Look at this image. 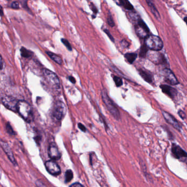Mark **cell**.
Instances as JSON below:
<instances>
[{
    "label": "cell",
    "mask_w": 187,
    "mask_h": 187,
    "mask_svg": "<svg viewBox=\"0 0 187 187\" xmlns=\"http://www.w3.org/2000/svg\"><path fill=\"white\" fill-rule=\"evenodd\" d=\"M17 112L21 117L28 123H30L33 119L32 108L28 102L24 100L19 101Z\"/></svg>",
    "instance_id": "cell-1"
},
{
    "label": "cell",
    "mask_w": 187,
    "mask_h": 187,
    "mask_svg": "<svg viewBox=\"0 0 187 187\" xmlns=\"http://www.w3.org/2000/svg\"><path fill=\"white\" fill-rule=\"evenodd\" d=\"M102 99L106 105L108 111L113 116V117L117 120L120 119V114L117 106H116L113 101L110 99L108 95L107 92L106 90H102L101 92Z\"/></svg>",
    "instance_id": "cell-2"
},
{
    "label": "cell",
    "mask_w": 187,
    "mask_h": 187,
    "mask_svg": "<svg viewBox=\"0 0 187 187\" xmlns=\"http://www.w3.org/2000/svg\"><path fill=\"white\" fill-rule=\"evenodd\" d=\"M145 44L148 49L153 51H159L163 49V42L161 39L158 36L149 35L145 38Z\"/></svg>",
    "instance_id": "cell-3"
},
{
    "label": "cell",
    "mask_w": 187,
    "mask_h": 187,
    "mask_svg": "<svg viewBox=\"0 0 187 187\" xmlns=\"http://www.w3.org/2000/svg\"><path fill=\"white\" fill-rule=\"evenodd\" d=\"M42 73L45 80L50 86L54 89L58 90L60 89V83L57 75L52 71L47 68H43Z\"/></svg>",
    "instance_id": "cell-4"
},
{
    "label": "cell",
    "mask_w": 187,
    "mask_h": 187,
    "mask_svg": "<svg viewBox=\"0 0 187 187\" xmlns=\"http://www.w3.org/2000/svg\"><path fill=\"white\" fill-rule=\"evenodd\" d=\"M136 34L141 38H146L149 35V29L142 19L135 24Z\"/></svg>",
    "instance_id": "cell-5"
},
{
    "label": "cell",
    "mask_w": 187,
    "mask_h": 187,
    "mask_svg": "<svg viewBox=\"0 0 187 187\" xmlns=\"http://www.w3.org/2000/svg\"><path fill=\"white\" fill-rule=\"evenodd\" d=\"M66 113V107L63 102L58 101L55 104L53 116L58 120H61L64 118Z\"/></svg>",
    "instance_id": "cell-6"
},
{
    "label": "cell",
    "mask_w": 187,
    "mask_h": 187,
    "mask_svg": "<svg viewBox=\"0 0 187 187\" xmlns=\"http://www.w3.org/2000/svg\"><path fill=\"white\" fill-rule=\"evenodd\" d=\"M45 167L47 172L53 176H58L62 173V170L60 166L55 160H50L47 161L44 164Z\"/></svg>",
    "instance_id": "cell-7"
},
{
    "label": "cell",
    "mask_w": 187,
    "mask_h": 187,
    "mask_svg": "<svg viewBox=\"0 0 187 187\" xmlns=\"http://www.w3.org/2000/svg\"><path fill=\"white\" fill-rule=\"evenodd\" d=\"M18 102L16 98L10 96H5L2 100L3 105L7 108L13 112H17Z\"/></svg>",
    "instance_id": "cell-8"
},
{
    "label": "cell",
    "mask_w": 187,
    "mask_h": 187,
    "mask_svg": "<svg viewBox=\"0 0 187 187\" xmlns=\"http://www.w3.org/2000/svg\"><path fill=\"white\" fill-rule=\"evenodd\" d=\"M0 146L3 149V151L5 152V153L9 159L10 161L12 163L13 165L14 166H18V163L16 161L15 156L14 155V154L13 153L12 149L10 147L9 144L5 141H0Z\"/></svg>",
    "instance_id": "cell-9"
},
{
    "label": "cell",
    "mask_w": 187,
    "mask_h": 187,
    "mask_svg": "<svg viewBox=\"0 0 187 187\" xmlns=\"http://www.w3.org/2000/svg\"><path fill=\"white\" fill-rule=\"evenodd\" d=\"M161 74L165 81L169 84L176 86L179 84L177 79L175 76L174 74L169 68H164L162 71Z\"/></svg>",
    "instance_id": "cell-10"
},
{
    "label": "cell",
    "mask_w": 187,
    "mask_h": 187,
    "mask_svg": "<svg viewBox=\"0 0 187 187\" xmlns=\"http://www.w3.org/2000/svg\"><path fill=\"white\" fill-rule=\"evenodd\" d=\"M48 154L49 158L53 160H58L62 157V154L59 150L58 146L54 143L49 144L48 149Z\"/></svg>",
    "instance_id": "cell-11"
},
{
    "label": "cell",
    "mask_w": 187,
    "mask_h": 187,
    "mask_svg": "<svg viewBox=\"0 0 187 187\" xmlns=\"http://www.w3.org/2000/svg\"><path fill=\"white\" fill-rule=\"evenodd\" d=\"M162 114L165 119L167 123L170 124V125H171L172 126H173L177 130H181L182 128V125L180 124V123L176 120V119L172 116L171 114H170L166 111H162Z\"/></svg>",
    "instance_id": "cell-12"
},
{
    "label": "cell",
    "mask_w": 187,
    "mask_h": 187,
    "mask_svg": "<svg viewBox=\"0 0 187 187\" xmlns=\"http://www.w3.org/2000/svg\"><path fill=\"white\" fill-rule=\"evenodd\" d=\"M155 52L149 53L148 54V57L150 61L156 64L165 62L166 60L164 55L161 53L156 52V51Z\"/></svg>",
    "instance_id": "cell-13"
},
{
    "label": "cell",
    "mask_w": 187,
    "mask_h": 187,
    "mask_svg": "<svg viewBox=\"0 0 187 187\" xmlns=\"http://www.w3.org/2000/svg\"><path fill=\"white\" fill-rule=\"evenodd\" d=\"M172 152L173 155L177 159H182L187 158V153L181 147L176 144H173L172 146Z\"/></svg>",
    "instance_id": "cell-14"
},
{
    "label": "cell",
    "mask_w": 187,
    "mask_h": 187,
    "mask_svg": "<svg viewBox=\"0 0 187 187\" xmlns=\"http://www.w3.org/2000/svg\"><path fill=\"white\" fill-rule=\"evenodd\" d=\"M160 88L161 89V90L164 93L168 95L169 97H170L171 98H175L178 94L177 90L172 88L171 86L163 84L160 86Z\"/></svg>",
    "instance_id": "cell-15"
},
{
    "label": "cell",
    "mask_w": 187,
    "mask_h": 187,
    "mask_svg": "<svg viewBox=\"0 0 187 187\" xmlns=\"http://www.w3.org/2000/svg\"><path fill=\"white\" fill-rule=\"evenodd\" d=\"M146 1L147 3L148 6L149 7V9H150L151 12L153 14L154 17L158 21L160 22L161 21L160 15L159 13L158 12V9H156V7L154 5L153 0H146Z\"/></svg>",
    "instance_id": "cell-16"
},
{
    "label": "cell",
    "mask_w": 187,
    "mask_h": 187,
    "mask_svg": "<svg viewBox=\"0 0 187 187\" xmlns=\"http://www.w3.org/2000/svg\"><path fill=\"white\" fill-rule=\"evenodd\" d=\"M138 73L141 77L148 83H150L153 82V76L149 71L143 69L138 70Z\"/></svg>",
    "instance_id": "cell-17"
},
{
    "label": "cell",
    "mask_w": 187,
    "mask_h": 187,
    "mask_svg": "<svg viewBox=\"0 0 187 187\" xmlns=\"http://www.w3.org/2000/svg\"><path fill=\"white\" fill-rule=\"evenodd\" d=\"M46 53L51 58V59L53 60L54 62H55L56 64L60 65L62 64V60L60 56L50 52H46Z\"/></svg>",
    "instance_id": "cell-18"
},
{
    "label": "cell",
    "mask_w": 187,
    "mask_h": 187,
    "mask_svg": "<svg viewBox=\"0 0 187 187\" xmlns=\"http://www.w3.org/2000/svg\"><path fill=\"white\" fill-rule=\"evenodd\" d=\"M124 56L128 62L131 64L135 62V60L137 58V54L136 53H129L125 54Z\"/></svg>",
    "instance_id": "cell-19"
},
{
    "label": "cell",
    "mask_w": 187,
    "mask_h": 187,
    "mask_svg": "<svg viewBox=\"0 0 187 187\" xmlns=\"http://www.w3.org/2000/svg\"><path fill=\"white\" fill-rule=\"evenodd\" d=\"M20 53H21V55L24 58H30L34 54L32 52L31 50H29L24 47L21 48Z\"/></svg>",
    "instance_id": "cell-20"
},
{
    "label": "cell",
    "mask_w": 187,
    "mask_h": 187,
    "mask_svg": "<svg viewBox=\"0 0 187 187\" xmlns=\"http://www.w3.org/2000/svg\"><path fill=\"white\" fill-rule=\"evenodd\" d=\"M120 3L126 9L129 11H132L134 9V6L130 3L129 0H119Z\"/></svg>",
    "instance_id": "cell-21"
},
{
    "label": "cell",
    "mask_w": 187,
    "mask_h": 187,
    "mask_svg": "<svg viewBox=\"0 0 187 187\" xmlns=\"http://www.w3.org/2000/svg\"><path fill=\"white\" fill-rule=\"evenodd\" d=\"M65 182L66 183H68L72 181V179L74 178V173L71 170H68L65 172Z\"/></svg>",
    "instance_id": "cell-22"
},
{
    "label": "cell",
    "mask_w": 187,
    "mask_h": 187,
    "mask_svg": "<svg viewBox=\"0 0 187 187\" xmlns=\"http://www.w3.org/2000/svg\"><path fill=\"white\" fill-rule=\"evenodd\" d=\"M129 17L128 18L130 19V20L132 21V23L134 24H135L141 19L140 16L136 12L129 13Z\"/></svg>",
    "instance_id": "cell-23"
},
{
    "label": "cell",
    "mask_w": 187,
    "mask_h": 187,
    "mask_svg": "<svg viewBox=\"0 0 187 187\" xmlns=\"http://www.w3.org/2000/svg\"><path fill=\"white\" fill-rule=\"evenodd\" d=\"M148 49V48L146 46L145 44L141 47L140 52V56L141 58H146V55L147 54Z\"/></svg>",
    "instance_id": "cell-24"
},
{
    "label": "cell",
    "mask_w": 187,
    "mask_h": 187,
    "mask_svg": "<svg viewBox=\"0 0 187 187\" xmlns=\"http://www.w3.org/2000/svg\"><path fill=\"white\" fill-rule=\"evenodd\" d=\"M113 80L114 83L116 84V86H117V87H119L123 85V80L119 77L114 76H113Z\"/></svg>",
    "instance_id": "cell-25"
},
{
    "label": "cell",
    "mask_w": 187,
    "mask_h": 187,
    "mask_svg": "<svg viewBox=\"0 0 187 187\" xmlns=\"http://www.w3.org/2000/svg\"><path fill=\"white\" fill-rule=\"evenodd\" d=\"M107 23L111 27H114L115 25V23L114 22L113 19L112 18V14L110 13H108V15L107 16Z\"/></svg>",
    "instance_id": "cell-26"
},
{
    "label": "cell",
    "mask_w": 187,
    "mask_h": 187,
    "mask_svg": "<svg viewBox=\"0 0 187 187\" xmlns=\"http://www.w3.org/2000/svg\"><path fill=\"white\" fill-rule=\"evenodd\" d=\"M62 43H63L65 45V46L67 48V49L69 50V51H71L72 50V47L71 46L70 43L68 42V41L65 38H62Z\"/></svg>",
    "instance_id": "cell-27"
},
{
    "label": "cell",
    "mask_w": 187,
    "mask_h": 187,
    "mask_svg": "<svg viewBox=\"0 0 187 187\" xmlns=\"http://www.w3.org/2000/svg\"><path fill=\"white\" fill-rule=\"evenodd\" d=\"M6 130L7 132L9 134V135H16V132L14 131L12 127L11 126V125H10L9 123H7L6 125Z\"/></svg>",
    "instance_id": "cell-28"
},
{
    "label": "cell",
    "mask_w": 187,
    "mask_h": 187,
    "mask_svg": "<svg viewBox=\"0 0 187 187\" xmlns=\"http://www.w3.org/2000/svg\"><path fill=\"white\" fill-rule=\"evenodd\" d=\"M35 184L37 187H47V186L44 184V183L43 182V181L41 180V179H38L36 181Z\"/></svg>",
    "instance_id": "cell-29"
},
{
    "label": "cell",
    "mask_w": 187,
    "mask_h": 187,
    "mask_svg": "<svg viewBox=\"0 0 187 187\" xmlns=\"http://www.w3.org/2000/svg\"><path fill=\"white\" fill-rule=\"evenodd\" d=\"M104 33L107 35L108 37L110 38V39L113 42H114V39L113 37L112 36V35L110 34V32L108 31V30H107V29H104Z\"/></svg>",
    "instance_id": "cell-30"
},
{
    "label": "cell",
    "mask_w": 187,
    "mask_h": 187,
    "mask_svg": "<svg viewBox=\"0 0 187 187\" xmlns=\"http://www.w3.org/2000/svg\"><path fill=\"white\" fill-rule=\"evenodd\" d=\"M121 46L123 47V48H128L129 46V43L128 41L126 40H123L121 41Z\"/></svg>",
    "instance_id": "cell-31"
},
{
    "label": "cell",
    "mask_w": 187,
    "mask_h": 187,
    "mask_svg": "<svg viewBox=\"0 0 187 187\" xmlns=\"http://www.w3.org/2000/svg\"><path fill=\"white\" fill-rule=\"evenodd\" d=\"M11 7L13 9H19V3L17 1L13 2L11 5Z\"/></svg>",
    "instance_id": "cell-32"
},
{
    "label": "cell",
    "mask_w": 187,
    "mask_h": 187,
    "mask_svg": "<svg viewBox=\"0 0 187 187\" xmlns=\"http://www.w3.org/2000/svg\"><path fill=\"white\" fill-rule=\"evenodd\" d=\"M78 128L82 131H83V132H86V127H85V126L83 125V124H82V123H78Z\"/></svg>",
    "instance_id": "cell-33"
},
{
    "label": "cell",
    "mask_w": 187,
    "mask_h": 187,
    "mask_svg": "<svg viewBox=\"0 0 187 187\" xmlns=\"http://www.w3.org/2000/svg\"><path fill=\"white\" fill-rule=\"evenodd\" d=\"M178 114L182 119H184L186 118V114L183 110H179L178 111Z\"/></svg>",
    "instance_id": "cell-34"
},
{
    "label": "cell",
    "mask_w": 187,
    "mask_h": 187,
    "mask_svg": "<svg viewBox=\"0 0 187 187\" xmlns=\"http://www.w3.org/2000/svg\"><path fill=\"white\" fill-rule=\"evenodd\" d=\"M70 187H85L83 185L80 184L79 182L74 183V184H71Z\"/></svg>",
    "instance_id": "cell-35"
},
{
    "label": "cell",
    "mask_w": 187,
    "mask_h": 187,
    "mask_svg": "<svg viewBox=\"0 0 187 187\" xmlns=\"http://www.w3.org/2000/svg\"><path fill=\"white\" fill-rule=\"evenodd\" d=\"M90 8H91V9L92 10V12L94 13L95 14H97V13H98V9L96 8V7H95L94 5H93L92 3V4L90 5Z\"/></svg>",
    "instance_id": "cell-36"
},
{
    "label": "cell",
    "mask_w": 187,
    "mask_h": 187,
    "mask_svg": "<svg viewBox=\"0 0 187 187\" xmlns=\"http://www.w3.org/2000/svg\"><path fill=\"white\" fill-rule=\"evenodd\" d=\"M68 80H69L70 81L71 83H73V84H75L76 82V79L74 77H72V76H70V77H68Z\"/></svg>",
    "instance_id": "cell-37"
},
{
    "label": "cell",
    "mask_w": 187,
    "mask_h": 187,
    "mask_svg": "<svg viewBox=\"0 0 187 187\" xmlns=\"http://www.w3.org/2000/svg\"><path fill=\"white\" fill-rule=\"evenodd\" d=\"M3 68V61L2 56L0 55V70L2 69Z\"/></svg>",
    "instance_id": "cell-38"
},
{
    "label": "cell",
    "mask_w": 187,
    "mask_h": 187,
    "mask_svg": "<svg viewBox=\"0 0 187 187\" xmlns=\"http://www.w3.org/2000/svg\"><path fill=\"white\" fill-rule=\"evenodd\" d=\"M3 14H4V13H3V8H2V6L0 5V16H3Z\"/></svg>",
    "instance_id": "cell-39"
},
{
    "label": "cell",
    "mask_w": 187,
    "mask_h": 187,
    "mask_svg": "<svg viewBox=\"0 0 187 187\" xmlns=\"http://www.w3.org/2000/svg\"><path fill=\"white\" fill-rule=\"evenodd\" d=\"M184 20L185 23H186V24L187 25V17H185V18H184Z\"/></svg>",
    "instance_id": "cell-40"
},
{
    "label": "cell",
    "mask_w": 187,
    "mask_h": 187,
    "mask_svg": "<svg viewBox=\"0 0 187 187\" xmlns=\"http://www.w3.org/2000/svg\"><path fill=\"white\" fill-rule=\"evenodd\" d=\"M185 163H186V164H187V158H185Z\"/></svg>",
    "instance_id": "cell-41"
},
{
    "label": "cell",
    "mask_w": 187,
    "mask_h": 187,
    "mask_svg": "<svg viewBox=\"0 0 187 187\" xmlns=\"http://www.w3.org/2000/svg\"><path fill=\"white\" fill-rule=\"evenodd\" d=\"M8 1H11V0H8Z\"/></svg>",
    "instance_id": "cell-42"
}]
</instances>
